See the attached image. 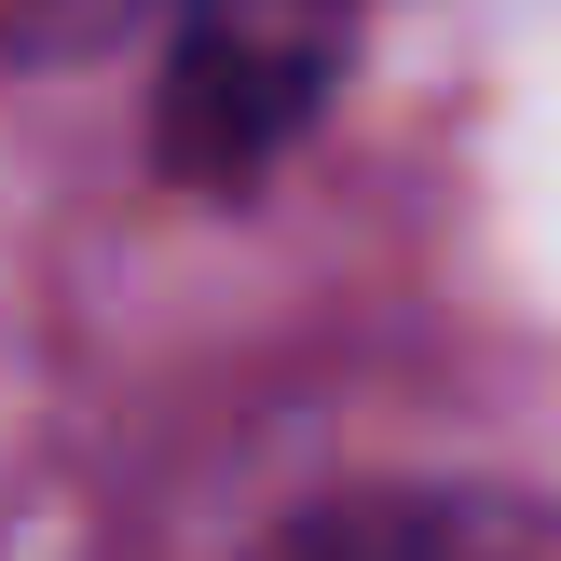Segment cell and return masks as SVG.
Returning a JSON list of instances; mask_svg holds the SVG:
<instances>
[{
	"instance_id": "1",
	"label": "cell",
	"mask_w": 561,
	"mask_h": 561,
	"mask_svg": "<svg viewBox=\"0 0 561 561\" xmlns=\"http://www.w3.org/2000/svg\"><path fill=\"white\" fill-rule=\"evenodd\" d=\"M356 55V0H164V96L151 137L192 192H233L329 110Z\"/></svg>"
},
{
	"instance_id": "3",
	"label": "cell",
	"mask_w": 561,
	"mask_h": 561,
	"mask_svg": "<svg viewBox=\"0 0 561 561\" xmlns=\"http://www.w3.org/2000/svg\"><path fill=\"white\" fill-rule=\"evenodd\" d=\"M137 0H0V42L14 55H69V42H110Z\"/></svg>"
},
{
	"instance_id": "2",
	"label": "cell",
	"mask_w": 561,
	"mask_h": 561,
	"mask_svg": "<svg viewBox=\"0 0 561 561\" xmlns=\"http://www.w3.org/2000/svg\"><path fill=\"white\" fill-rule=\"evenodd\" d=\"M247 561H561V507L480 493V480H370L274 520Z\"/></svg>"
}]
</instances>
